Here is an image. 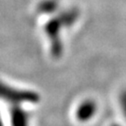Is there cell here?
I'll return each mask as SVG.
<instances>
[{"mask_svg":"<svg viewBox=\"0 0 126 126\" xmlns=\"http://www.w3.org/2000/svg\"><path fill=\"white\" fill-rule=\"evenodd\" d=\"M97 111L96 104L92 100H85L78 107L76 118L80 122H88L95 115Z\"/></svg>","mask_w":126,"mask_h":126,"instance_id":"1","label":"cell"},{"mask_svg":"<svg viewBox=\"0 0 126 126\" xmlns=\"http://www.w3.org/2000/svg\"><path fill=\"white\" fill-rule=\"evenodd\" d=\"M0 126H3V122L1 121V119H0Z\"/></svg>","mask_w":126,"mask_h":126,"instance_id":"3","label":"cell"},{"mask_svg":"<svg viewBox=\"0 0 126 126\" xmlns=\"http://www.w3.org/2000/svg\"><path fill=\"white\" fill-rule=\"evenodd\" d=\"M11 126H28L29 125V115L21 108H15L11 110Z\"/></svg>","mask_w":126,"mask_h":126,"instance_id":"2","label":"cell"}]
</instances>
